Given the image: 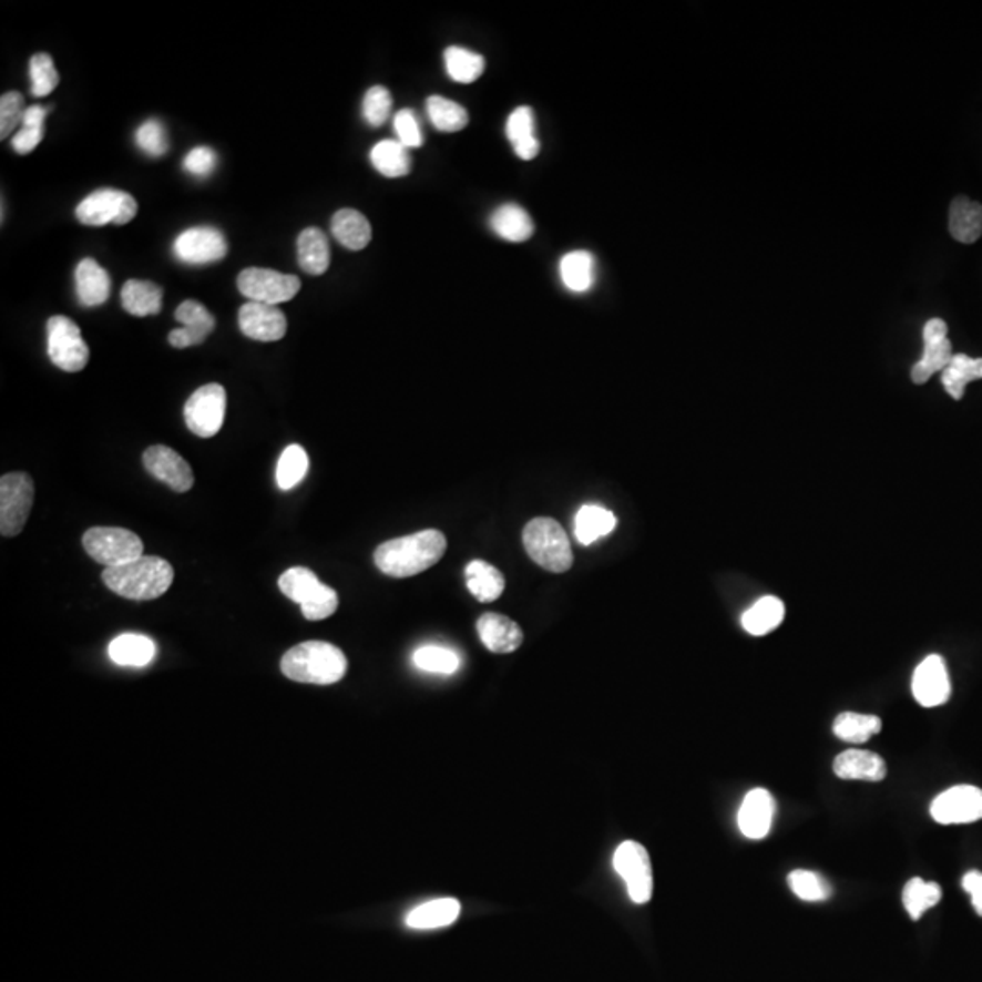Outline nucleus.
Wrapping results in <instances>:
<instances>
[{
    "mask_svg": "<svg viewBox=\"0 0 982 982\" xmlns=\"http://www.w3.org/2000/svg\"><path fill=\"white\" fill-rule=\"evenodd\" d=\"M444 533L422 530L406 538L391 539L375 550V566L388 577L406 579L436 566L446 553Z\"/></svg>",
    "mask_w": 982,
    "mask_h": 982,
    "instance_id": "f257e3e1",
    "label": "nucleus"
},
{
    "mask_svg": "<svg viewBox=\"0 0 982 982\" xmlns=\"http://www.w3.org/2000/svg\"><path fill=\"white\" fill-rule=\"evenodd\" d=\"M173 567L161 558L142 555L137 561L122 566L106 567L102 581L110 592L130 601H153L170 590L173 584Z\"/></svg>",
    "mask_w": 982,
    "mask_h": 982,
    "instance_id": "f03ea898",
    "label": "nucleus"
},
{
    "mask_svg": "<svg viewBox=\"0 0 982 982\" xmlns=\"http://www.w3.org/2000/svg\"><path fill=\"white\" fill-rule=\"evenodd\" d=\"M280 669L295 683L328 684L339 683L348 672V658L342 649L323 641H308L297 644L284 654Z\"/></svg>",
    "mask_w": 982,
    "mask_h": 982,
    "instance_id": "7ed1b4c3",
    "label": "nucleus"
},
{
    "mask_svg": "<svg viewBox=\"0 0 982 982\" xmlns=\"http://www.w3.org/2000/svg\"><path fill=\"white\" fill-rule=\"evenodd\" d=\"M522 542L530 559L548 572L564 573L572 567V544L555 519L538 516L528 522Z\"/></svg>",
    "mask_w": 982,
    "mask_h": 982,
    "instance_id": "20e7f679",
    "label": "nucleus"
},
{
    "mask_svg": "<svg viewBox=\"0 0 982 982\" xmlns=\"http://www.w3.org/2000/svg\"><path fill=\"white\" fill-rule=\"evenodd\" d=\"M279 587L289 601L299 604L308 621H325L339 608V595L334 587L320 583L308 567L286 570L279 577Z\"/></svg>",
    "mask_w": 982,
    "mask_h": 982,
    "instance_id": "39448f33",
    "label": "nucleus"
},
{
    "mask_svg": "<svg viewBox=\"0 0 982 982\" xmlns=\"http://www.w3.org/2000/svg\"><path fill=\"white\" fill-rule=\"evenodd\" d=\"M82 544L93 561L106 567L137 561L144 552V544L137 533L124 528H90L82 538Z\"/></svg>",
    "mask_w": 982,
    "mask_h": 982,
    "instance_id": "423d86ee",
    "label": "nucleus"
},
{
    "mask_svg": "<svg viewBox=\"0 0 982 982\" xmlns=\"http://www.w3.org/2000/svg\"><path fill=\"white\" fill-rule=\"evenodd\" d=\"M35 499V487L24 471L6 473L0 479V533L16 538L24 530Z\"/></svg>",
    "mask_w": 982,
    "mask_h": 982,
    "instance_id": "0eeeda50",
    "label": "nucleus"
},
{
    "mask_svg": "<svg viewBox=\"0 0 982 982\" xmlns=\"http://www.w3.org/2000/svg\"><path fill=\"white\" fill-rule=\"evenodd\" d=\"M48 355L59 370L76 374L90 360V348L82 339L81 328L64 315L48 320Z\"/></svg>",
    "mask_w": 982,
    "mask_h": 982,
    "instance_id": "6e6552de",
    "label": "nucleus"
},
{
    "mask_svg": "<svg viewBox=\"0 0 982 982\" xmlns=\"http://www.w3.org/2000/svg\"><path fill=\"white\" fill-rule=\"evenodd\" d=\"M238 291L249 303L277 306L288 303L300 291V279L268 268H246L237 279Z\"/></svg>",
    "mask_w": 982,
    "mask_h": 982,
    "instance_id": "1a4fd4ad",
    "label": "nucleus"
},
{
    "mask_svg": "<svg viewBox=\"0 0 982 982\" xmlns=\"http://www.w3.org/2000/svg\"><path fill=\"white\" fill-rule=\"evenodd\" d=\"M613 868L626 882L628 896L635 904H646L654 896V871L648 851L643 845L626 841L618 846L613 856Z\"/></svg>",
    "mask_w": 982,
    "mask_h": 982,
    "instance_id": "9d476101",
    "label": "nucleus"
},
{
    "mask_svg": "<svg viewBox=\"0 0 982 982\" xmlns=\"http://www.w3.org/2000/svg\"><path fill=\"white\" fill-rule=\"evenodd\" d=\"M226 417V390L223 386H201L184 406V421L193 436L209 439L217 436Z\"/></svg>",
    "mask_w": 982,
    "mask_h": 982,
    "instance_id": "9b49d317",
    "label": "nucleus"
},
{
    "mask_svg": "<svg viewBox=\"0 0 982 982\" xmlns=\"http://www.w3.org/2000/svg\"><path fill=\"white\" fill-rule=\"evenodd\" d=\"M137 203L130 193L106 187V190H96L92 195H88L76 206L75 215L86 226H106L110 223L124 226V224L132 223L137 215Z\"/></svg>",
    "mask_w": 982,
    "mask_h": 982,
    "instance_id": "f8f14e48",
    "label": "nucleus"
},
{
    "mask_svg": "<svg viewBox=\"0 0 982 982\" xmlns=\"http://www.w3.org/2000/svg\"><path fill=\"white\" fill-rule=\"evenodd\" d=\"M939 825H970L982 819V790L978 786L959 785L937 796L930 808Z\"/></svg>",
    "mask_w": 982,
    "mask_h": 982,
    "instance_id": "ddd939ff",
    "label": "nucleus"
},
{
    "mask_svg": "<svg viewBox=\"0 0 982 982\" xmlns=\"http://www.w3.org/2000/svg\"><path fill=\"white\" fill-rule=\"evenodd\" d=\"M173 252L181 263L209 264L223 260L228 254V243L223 232L212 226H197L178 235L173 243Z\"/></svg>",
    "mask_w": 982,
    "mask_h": 982,
    "instance_id": "4468645a",
    "label": "nucleus"
},
{
    "mask_svg": "<svg viewBox=\"0 0 982 982\" xmlns=\"http://www.w3.org/2000/svg\"><path fill=\"white\" fill-rule=\"evenodd\" d=\"M924 351L922 359L912 368V380L924 385L933 375L944 370L952 360V342L948 339V325L942 319H930L922 331Z\"/></svg>",
    "mask_w": 982,
    "mask_h": 982,
    "instance_id": "2eb2a0df",
    "label": "nucleus"
},
{
    "mask_svg": "<svg viewBox=\"0 0 982 982\" xmlns=\"http://www.w3.org/2000/svg\"><path fill=\"white\" fill-rule=\"evenodd\" d=\"M142 462L150 475L164 482L173 491L186 493L192 490L193 482H195L192 468L172 448L163 444L150 446L142 456Z\"/></svg>",
    "mask_w": 982,
    "mask_h": 982,
    "instance_id": "dca6fc26",
    "label": "nucleus"
},
{
    "mask_svg": "<svg viewBox=\"0 0 982 982\" xmlns=\"http://www.w3.org/2000/svg\"><path fill=\"white\" fill-rule=\"evenodd\" d=\"M912 692L917 703L924 708H935L948 703L952 694V684L947 663L941 655H930L917 666L912 678Z\"/></svg>",
    "mask_w": 982,
    "mask_h": 982,
    "instance_id": "f3484780",
    "label": "nucleus"
},
{
    "mask_svg": "<svg viewBox=\"0 0 982 982\" xmlns=\"http://www.w3.org/2000/svg\"><path fill=\"white\" fill-rule=\"evenodd\" d=\"M238 328L248 339L275 342L288 331V320L277 306L246 303L238 309Z\"/></svg>",
    "mask_w": 982,
    "mask_h": 982,
    "instance_id": "a211bd4d",
    "label": "nucleus"
},
{
    "mask_svg": "<svg viewBox=\"0 0 982 982\" xmlns=\"http://www.w3.org/2000/svg\"><path fill=\"white\" fill-rule=\"evenodd\" d=\"M775 799L765 788L749 791L739 808V830L746 839L760 841L770 833L774 825Z\"/></svg>",
    "mask_w": 982,
    "mask_h": 982,
    "instance_id": "6ab92c4d",
    "label": "nucleus"
},
{
    "mask_svg": "<svg viewBox=\"0 0 982 982\" xmlns=\"http://www.w3.org/2000/svg\"><path fill=\"white\" fill-rule=\"evenodd\" d=\"M833 771L839 779L866 782H881L888 775L887 763L881 755L866 749H846L837 755Z\"/></svg>",
    "mask_w": 982,
    "mask_h": 982,
    "instance_id": "aec40b11",
    "label": "nucleus"
},
{
    "mask_svg": "<svg viewBox=\"0 0 982 982\" xmlns=\"http://www.w3.org/2000/svg\"><path fill=\"white\" fill-rule=\"evenodd\" d=\"M477 632L482 644L493 654H512L521 648L524 635L515 621L499 613H484L477 621Z\"/></svg>",
    "mask_w": 982,
    "mask_h": 982,
    "instance_id": "412c9836",
    "label": "nucleus"
},
{
    "mask_svg": "<svg viewBox=\"0 0 982 982\" xmlns=\"http://www.w3.org/2000/svg\"><path fill=\"white\" fill-rule=\"evenodd\" d=\"M75 289L82 306L95 308L110 299L112 279L95 258H84L75 269Z\"/></svg>",
    "mask_w": 982,
    "mask_h": 982,
    "instance_id": "4be33fe9",
    "label": "nucleus"
},
{
    "mask_svg": "<svg viewBox=\"0 0 982 982\" xmlns=\"http://www.w3.org/2000/svg\"><path fill=\"white\" fill-rule=\"evenodd\" d=\"M108 655L119 666L144 668L157 657V644L141 633H122L108 646Z\"/></svg>",
    "mask_w": 982,
    "mask_h": 982,
    "instance_id": "5701e85b",
    "label": "nucleus"
},
{
    "mask_svg": "<svg viewBox=\"0 0 982 982\" xmlns=\"http://www.w3.org/2000/svg\"><path fill=\"white\" fill-rule=\"evenodd\" d=\"M461 902L453 897L433 899L424 902L421 907L413 908L406 915V927L411 930H437V928L451 927L461 915Z\"/></svg>",
    "mask_w": 982,
    "mask_h": 982,
    "instance_id": "b1692460",
    "label": "nucleus"
},
{
    "mask_svg": "<svg viewBox=\"0 0 982 982\" xmlns=\"http://www.w3.org/2000/svg\"><path fill=\"white\" fill-rule=\"evenodd\" d=\"M490 228L497 237L508 243H526L535 232L533 221L526 209L519 204H502L491 213Z\"/></svg>",
    "mask_w": 982,
    "mask_h": 982,
    "instance_id": "393cba45",
    "label": "nucleus"
},
{
    "mask_svg": "<svg viewBox=\"0 0 982 982\" xmlns=\"http://www.w3.org/2000/svg\"><path fill=\"white\" fill-rule=\"evenodd\" d=\"M508 141L512 142L513 152L522 161L538 157L541 144L535 135V115L532 108L521 106L513 110L507 122Z\"/></svg>",
    "mask_w": 982,
    "mask_h": 982,
    "instance_id": "a878e982",
    "label": "nucleus"
},
{
    "mask_svg": "<svg viewBox=\"0 0 982 982\" xmlns=\"http://www.w3.org/2000/svg\"><path fill=\"white\" fill-rule=\"evenodd\" d=\"M950 234L962 244L978 243L982 235V204L970 198H953L950 206Z\"/></svg>",
    "mask_w": 982,
    "mask_h": 982,
    "instance_id": "bb28decb",
    "label": "nucleus"
},
{
    "mask_svg": "<svg viewBox=\"0 0 982 982\" xmlns=\"http://www.w3.org/2000/svg\"><path fill=\"white\" fill-rule=\"evenodd\" d=\"M297 260L309 275H323L331 263L328 237L319 228H306L297 238Z\"/></svg>",
    "mask_w": 982,
    "mask_h": 982,
    "instance_id": "cd10ccee",
    "label": "nucleus"
},
{
    "mask_svg": "<svg viewBox=\"0 0 982 982\" xmlns=\"http://www.w3.org/2000/svg\"><path fill=\"white\" fill-rule=\"evenodd\" d=\"M331 234L345 248L360 252L370 244L371 226L362 213L345 208L339 209L331 218Z\"/></svg>",
    "mask_w": 982,
    "mask_h": 982,
    "instance_id": "c85d7f7f",
    "label": "nucleus"
},
{
    "mask_svg": "<svg viewBox=\"0 0 982 982\" xmlns=\"http://www.w3.org/2000/svg\"><path fill=\"white\" fill-rule=\"evenodd\" d=\"M121 303L133 317L157 315L163 309V288L150 280H127L121 291Z\"/></svg>",
    "mask_w": 982,
    "mask_h": 982,
    "instance_id": "c756f323",
    "label": "nucleus"
},
{
    "mask_svg": "<svg viewBox=\"0 0 982 982\" xmlns=\"http://www.w3.org/2000/svg\"><path fill=\"white\" fill-rule=\"evenodd\" d=\"M559 275L570 291L586 294L595 283V258L584 249L570 252L559 263Z\"/></svg>",
    "mask_w": 982,
    "mask_h": 982,
    "instance_id": "7c9ffc66",
    "label": "nucleus"
},
{
    "mask_svg": "<svg viewBox=\"0 0 982 982\" xmlns=\"http://www.w3.org/2000/svg\"><path fill=\"white\" fill-rule=\"evenodd\" d=\"M467 584L471 595L481 603H493L507 587L504 575L487 561H471L468 564Z\"/></svg>",
    "mask_w": 982,
    "mask_h": 982,
    "instance_id": "2f4dec72",
    "label": "nucleus"
},
{
    "mask_svg": "<svg viewBox=\"0 0 982 982\" xmlns=\"http://www.w3.org/2000/svg\"><path fill=\"white\" fill-rule=\"evenodd\" d=\"M615 526H617L615 515L597 504H584L575 515V538L583 546H590L599 539L606 538Z\"/></svg>",
    "mask_w": 982,
    "mask_h": 982,
    "instance_id": "473e14b6",
    "label": "nucleus"
},
{
    "mask_svg": "<svg viewBox=\"0 0 982 982\" xmlns=\"http://www.w3.org/2000/svg\"><path fill=\"white\" fill-rule=\"evenodd\" d=\"M785 603L780 599L768 595V597L759 599L751 608L746 610L740 623L749 635L763 637V635L774 632L775 628H779L780 623L785 621Z\"/></svg>",
    "mask_w": 982,
    "mask_h": 982,
    "instance_id": "72a5a7b5",
    "label": "nucleus"
},
{
    "mask_svg": "<svg viewBox=\"0 0 982 982\" xmlns=\"http://www.w3.org/2000/svg\"><path fill=\"white\" fill-rule=\"evenodd\" d=\"M979 379H982V359H972L964 354L953 355L950 365L941 371L942 386L955 400H961L966 386Z\"/></svg>",
    "mask_w": 982,
    "mask_h": 982,
    "instance_id": "f704fd0d",
    "label": "nucleus"
},
{
    "mask_svg": "<svg viewBox=\"0 0 982 982\" xmlns=\"http://www.w3.org/2000/svg\"><path fill=\"white\" fill-rule=\"evenodd\" d=\"M881 729L882 720L877 715L856 714V712H842L841 715H837L833 723V734L837 739L851 745H865Z\"/></svg>",
    "mask_w": 982,
    "mask_h": 982,
    "instance_id": "c9c22d12",
    "label": "nucleus"
},
{
    "mask_svg": "<svg viewBox=\"0 0 982 982\" xmlns=\"http://www.w3.org/2000/svg\"><path fill=\"white\" fill-rule=\"evenodd\" d=\"M370 161L375 170L388 178L405 177L411 170L410 152L399 141H380L375 144Z\"/></svg>",
    "mask_w": 982,
    "mask_h": 982,
    "instance_id": "e433bc0d",
    "label": "nucleus"
},
{
    "mask_svg": "<svg viewBox=\"0 0 982 982\" xmlns=\"http://www.w3.org/2000/svg\"><path fill=\"white\" fill-rule=\"evenodd\" d=\"M446 73L451 81L470 84L484 73V57L461 47H450L444 51Z\"/></svg>",
    "mask_w": 982,
    "mask_h": 982,
    "instance_id": "4c0bfd02",
    "label": "nucleus"
},
{
    "mask_svg": "<svg viewBox=\"0 0 982 982\" xmlns=\"http://www.w3.org/2000/svg\"><path fill=\"white\" fill-rule=\"evenodd\" d=\"M426 112L431 124L444 133H456L464 130L468 124V112L461 104L444 99V96L431 95L426 101Z\"/></svg>",
    "mask_w": 982,
    "mask_h": 982,
    "instance_id": "58836bf2",
    "label": "nucleus"
},
{
    "mask_svg": "<svg viewBox=\"0 0 982 982\" xmlns=\"http://www.w3.org/2000/svg\"><path fill=\"white\" fill-rule=\"evenodd\" d=\"M942 899V890L937 882H927L921 877H913L902 890V902L912 921H919L922 913L937 907Z\"/></svg>",
    "mask_w": 982,
    "mask_h": 982,
    "instance_id": "ea45409f",
    "label": "nucleus"
},
{
    "mask_svg": "<svg viewBox=\"0 0 982 982\" xmlns=\"http://www.w3.org/2000/svg\"><path fill=\"white\" fill-rule=\"evenodd\" d=\"M413 664L422 672L430 674L451 675L461 668V657L453 649L439 646V644H426L416 649Z\"/></svg>",
    "mask_w": 982,
    "mask_h": 982,
    "instance_id": "a19ab883",
    "label": "nucleus"
},
{
    "mask_svg": "<svg viewBox=\"0 0 982 982\" xmlns=\"http://www.w3.org/2000/svg\"><path fill=\"white\" fill-rule=\"evenodd\" d=\"M309 459L305 448L291 444L283 451L277 462V484L280 490L288 491L305 481L308 473Z\"/></svg>",
    "mask_w": 982,
    "mask_h": 982,
    "instance_id": "79ce46f5",
    "label": "nucleus"
},
{
    "mask_svg": "<svg viewBox=\"0 0 982 982\" xmlns=\"http://www.w3.org/2000/svg\"><path fill=\"white\" fill-rule=\"evenodd\" d=\"M788 884H790V890L802 901H826L831 897L830 882L816 871L794 870L788 876Z\"/></svg>",
    "mask_w": 982,
    "mask_h": 982,
    "instance_id": "37998d69",
    "label": "nucleus"
},
{
    "mask_svg": "<svg viewBox=\"0 0 982 982\" xmlns=\"http://www.w3.org/2000/svg\"><path fill=\"white\" fill-rule=\"evenodd\" d=\"M31 95L48 96L59 86V73H57L53 59L47 53H37L30 61Z\"/></svg>",
    "mask_w": 982,
    "mask_h": 982,
    "instance_id": "c03bdc74",
    "label": "nucleus"
},
{
    "mask_svg": "<svg viewBox=\"0 0 982 982\" xmlns=\"http://www.w3.org/2000/svg\"><path fill=\"white\" fill-rule=\"evenodd\" d=\"M391 93L385 86H374L366 92L362 101V115L370 126L379 127L388 121L391 113Z\"/></svg>",
    "mask_w": 982,
    "mask_h": 982,
    "instance_id": "a18cd8bd",
    "label": "nucleus"
},
{
    "mask_svg": "<svg viewBox=\"0 0 982 982\" xmlns=\"http://www.w3.org/2000/svg\"><path fill=\"white\" fill-rule=\"evenodd\" d=\"M135 142H137V146L141 147L142 152L150 155V157H163L164 153L167 152V147H170L166 127L163 126V122L155 121V119L144 122L139 127L137 133H135Z\"/></svg>",
    "mask_w": 982,
    "mask_h": 982,
    "instance_id": "49530a36",
    "label": "nucleus"
},
{
    "mask_svg": "<svg viewBox=\"0 0 982 982\" xmlns=\"http://www.w3.org/2000/svg\"><path fill=\"white\" fill-rule=\"evenodd\" d=\"M24 115V99L21 93H4L0 99V139H8L17 126H22Z\"/></svg>",
    "mask_w": 982,
    "mask_h": 982,
    "instance_id": "de8ad7c7",
    "label": "nucleus"
},
{
    "mask_svg": "<svg viewBox=\"0 0 982 982\" xmlns=\"http://www.w3.org/2000/svg\"><path fill=\"white\" fill-rule=\"evenodd\" d=\"M175 319L181 325L186 326V328L204 329V331H209V334L215 329L213 315L209 314L206 306L201 305L197 300H184L183 305L178 306L177 311H175Z\"/></svg>",
    "mask_w": 982,
    "mask_h": 982,
    "instance_id": "09e8293b",
    "label": "nucleus"
},
{
    "mask_svg": "<svg viewBox=\"0 0 982 982\" xmlns=\"http://www.w3.org/2000/svg\"><path fill=\"white\" fill-rule=\"evenodd\" d=\"M393 127H396L397 139L402 146L408 150L422 146L424 139H422L421 124L411 110H400L393 121Z\"/></svg>",
    "mask_w": 982,
    "mask_h": 982,
    "instance_id": "8fccbe9b",
    "label": "nucleus"
},
{
    "mask_svg": "<svg viewBox=\"0 0 982 982\" xmlns=\"http://www.w3.org/2000/svg\"><path fill=\"white\" fill-rule=\"evenodd\" d=\"M215 166H217V153L213 152L212 147H193L184 158V170L195 177H208Z\"/></svg>",
    "mask_w": 982,
    "mask_h": 982,
    "instance_id": "3c124183",
    "label": "nucleus"
},
{
    "mask_svg": "<svg viewBox=\"0 0 982 982\" xmlns=\"http://www.w3.org/2000/svg\"><path fill=\"white\" fill-rule=\"evenodd\" d=\"M44 137V124H22L21 130L11 139V146L17 153L28 155L33 152Z\"/></svg>",
    "mask_w": 982,
    "mask_h": 982,
    "instance_id": "603ef678",
    "label": "nucleus"
},
{
    "mask_svg": "<svg viewBox=\"0 0 982 982\" xmlns=\"http://www.w3.org/2000/svg\"><path fill=\"white\" fill-rule=\"evenodd\" d=\"M208 335L209 331H204V329L183 326V328L173 329L170 334V345L178 350H184V348L203 345L204 340L208 339Z\"/></svg>",
    "mask_w": 982,
    "mask_h": 982,
    "instance_id": "864d4df0",
    "label": "nucleus"
},
{
    "mask_svg": "<svg viewBox=\"0 0 982 982\" xmlns=\"http://www.w3.org/2000/svg\"><path fill=\"white\" fill-rule=\"evenodd\" d=\"M962 888L972 897V907L982 917V873L978 870L968 871L962 877Z\"/></svg>",
    "mask_w": 982,
    "mask_h": 982,
    "instance_id": "5fc2aeb1",
    "label": "nucleus"
}]
</instances>
